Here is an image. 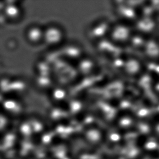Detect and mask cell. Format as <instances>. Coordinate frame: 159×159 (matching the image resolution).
<instances>
[{
  "mask_svg": "<svg viewBox=\"0 0 159 159\" xmlns=\"http://www.w3.org/2000/svg\"><path fill=\"white\" fill-rule=\"evenodd\" d=\"M7 116L2 115L0 114V131L5 128V126L8 125V120L7 119Z\"/></svg>",
  "mask_w": 159,
  "mask_h": 159,
  "instance_id": "cell-10",
  "label": "cell"
},
{
  "mask_svg": "<svg viewBox=\"0 0 159 159\" xmlns=\"http://www.w3.org/2000/svg\"></svg>",
  "mask_w": 159,
  "mask_h": 159,
  "instance_id": "cell-11",
  "label": "cell"
},
{
  "mask_svg": "<svg viewBox=\"0 0 159 159\" xmlns=\"http://www.w3.org/2000/svg\"><path fill=\"white\" fill-rule=\"evenodd\" d=\"M4 12L5 16L12 20H16L19 18L21 13L20 8L15 4L5 6Z\"/></svg>",
  "mask_w": 159,
  "mask_h": 159,
  "instance_id": "cell-7",
  "label": "cell"
},
{
  "mask_svg": "<svg viewBox=\"0 0 159 159\" xmlns=\"http://www.w3.org/2000/svg\"><path fill=\"white\" fill-rule=\"evenodd\" d=\"M122 134H121L120 130H111L109 131L107 134H105V140L107 139L112 145L118 144L121 143L123 139Z\"/></svg>",
  "mask_w": 159,
  "mask_h": 159,
  "instance_id": "cell-8",
  "label": "cell"
},
{
  "mask_svg": "<svg viewBox=\"0 0 159 159\" xmlns=\"http://www.w3.org/2000/svg\"><path fill=\"white\" fill-rule=\"evenodd\" d=\"M2 107L7 114L13 117H17L23 113V105L19 101L13 99H7L2 103Z\"/></svg>",
  "mask_w": 159,
  "mask_h": 159,
  "instance_id": "cell-3",
  "label": "cell"
},
{
  "mask_svg": "<svg viewBox=\"0 0 159 159\" xmlns=\"http://www.w3.org/2000/svg\"><path fill=\"white\" fill-rule=\"evenodd\" d=\"M138 132L139 134L142 136H148L149 134L151 132L152 127L148 123H139L137 127Z\"/></svg>",
  "mask_w": 159,
  "mask_h": 159,
  "instance_id": "cell-9",
  "label": "cell"
},
{
  "mask_svg": "<svg viewBox=\"0 0 159 159\" xmlns=\"http://www.w3.org/2000/svg\"><path fill=\"white\" fill-rule=\"evenodd\" d=\"M84 140L92 146H96L103 142L105 139V134L100 128L92 126L87 127L84 131Z\"/></svg>",
  "mask_w": 159,
  "mask_h": 159,
  "instance_id": "cell-1",
  "label": "cell"
},
{
  "mask_svg": "<svg viewBox=\"0 0 159 159\" xmlns=\"http://www.w3.org/2000/svg\"><path fill=\"white\" fill-rule=\"evenodd\" d=\"M117 123L118 127L122 130H129L136 125L133 116L130 115L120 116L117 120Z\"/></svg>",
  "mask_w": 159,
  "mask_h": 159,
  "instance_id": "cell-6",
  "label": "cell"
},
{
  "mask_svg": "<svg viewBox=\"0 0 159 159\" xmlns=\"http://www.w3.org/2000/svg\"><path fill=\"white\" fill-rule=\"evenodd\" d=\"M59 33L56 28L49 27L44 29L43 42L50 46H53L59 41Z\"/></svg>",
  "mask_w": 159,
  "mask_h": 159,
  "instance_id": "cell-4",
  "label": "cell"
},
{
  "mask_svg": "<svg viewBox=\"0 0 159 159\" xmlns=\"http://www.w3.org/2000/svg\"><path fill=\"white\" fill-rule=\"evenodd\" d=\"M44 29L38 25H33L29 27L26 31V39L32 44H38L43 42Z\"/></svg>",
  "mask_w": 159,
  "mask_h": 159,
  "instance_id": "cell-2",
  "label": "cell"
},
{
  "mask_svg": "<svg viewBox=\"0 0 159 159\" xmlns=\"http://www.w3.org/2000/svg\"><path fill=\"white\" fill-rule=\"evenodd\" d=\"M142 150L147 153H148L149 156H154V153L156 151H158V145L154 137H148L146 138L142 144Z\"/></svg>",
  "mask_w": 159,
  "mask_h": 159,
  "instance_id": "cell-5",
  "label": "cell"
}]
</instances>
